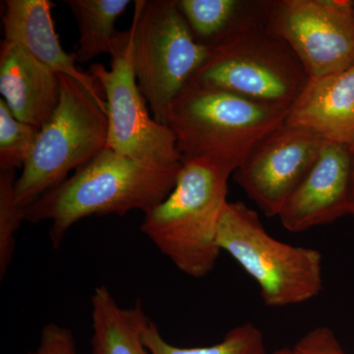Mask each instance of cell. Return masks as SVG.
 <instances>
[{"instance_id":"obj_20","label":"cell","mask_w":354,"mask_h":354,"mask_svg":"<svg viewBox=\"0 0 354 354\" xmlns=\"http://www.w3.org/2000/svg\"><path fill=\"white\" fill-rule=\"evenodd\" d=\"M15 171H0V278L6 277L16 248V232L25 221L26 209L15 196Z\"/></svg>"},{"instance_id":"obj_7","label":"cell","mask_w":354,"mask_h":354,"mask_svg":"<svg viewBox=\"0 0 354 354\" xmlns=\"http://www.w3.org/2000/svg\"><path fill=\"white\" fill-rule=\"evenodd\" d=\"M129 31L133 69L140 91L158 123L206 62L211 48L193 36L177 0H138Z\"/></svg>"},{"instance_id":"obj_15","label":"cell","mask_w":354,"mask_h":354,"mask_svg":"<svg viewBox=\"0 0 354 354\" xmlns=\"http://www.w3.org/2000/svg\"><path fill=\"white\" fill-rule=\"evenodd\" d=\"M91 354H150L142 333L150 319L141 301L121 307L106 286L95 288L91 298Z\"/></svg>"},{"instance_id":"obj_10","label":"cell","mask_w":354,"mask_h":354,"mask_svg":"<svg viewBox=\"0 0 354 354\" xmlns=\"http://www.w3.org/2000/svg\"><path fill=\"white\" fill-rule=\"evenodd\" d=\"M325 142L316 133L283 122L254 147L234 172L235 181L266 216H279Z\"/></svg>"},{"instance_id":"obj_25","label":"cell","mask_w":354,"mask_h":354,"mask_svg":"<svg viewBox=\"0 0 354 354\" xmlns=\"http://www.w3.org/2000/svg\"><path fill=\"white\" fill-rule=\"evenodd\" d=\"M353 6H354V0H353Z\"/></svg>"},{"instance_id":"obj_12","label":"cell","mask_w":354,"mask_h":354,"mask_svg":"<svg viewBox=\"0 0 354 354\" xmlns=\"http://www.w3.org/2000/svg\"><path fill=\"white\" fill-rule=\"evenodd\" d=\"M2 16L3 41L24 48L44 66L58 75H66L85 86L95 97L104 99L97 80L76 66L73 53L68 55L55 32L50 0H6Z\"/></svg>"},{"instance_id":"obj_1","label":"cell","mask_w":354,"mask_h":354,"mask_svg":"<svg viewBox=\"0 0 354 354\" xmlns=\"http://www.w3.org/2000/svg\"><path fill=\"white\" fill-rule=\"evenodd\" d=\"M179 171L142 164L106 148L28 207L25 221H50V243L58 248L70 228L88 216L148 213L171 194Z\"/></svg>"},{"instance_id":"obj_22","label":"cell","mask_w":354,"mask_h":354,"mask_svg":"<svg viewBox=\"0 0 354 354\" xmlns=\"http://www.w3.org/2000/svg\"><path fill=\"white\" fill-rule=\"evenodd\" d=\"M292 354H346L333 330L327 327H317L304 335Z\"/></svg>"},{"instance_id":"obj_8","label":"cell","mask_w":354,"mask_h":354,"mask_svg":"<svg viewBox=\"0 0 354 354\" xmlns=\"http://www.w3.org/2000/svg\"><path fill=\"white\" fill-rule=\"evenodd\" d=\"M111 57V68L101 64L90 67V74L101 86L106 99L108 148L142 164L180 169L183 158L174 133L151 115L137 84L129 29L120 32Z\"/></svg>"},{"instance_id":"obj_4","label":"cell","mask_w":354,"mask_h":354,"mask_svg":"<svg viewBox=\"0 0 354 354\" xmlns=\"http://www.w3.org/2000/svg\"><path fill=\"white\" fill-rule=\"evenodd\" d=\"M58 78L57 108L39 129L31 155L16 179V201L25 209L66 180L70 171L108 148L106 100L68 76Z\"/></svg>"},{"instance_id":"obj_5","label":"cell","mask_w":354,"mask_h":354,"mask_svg":"<svg viewBox=\"0 0 354 354\" xmlns=\"http://www.w3.org/2000/svg\"><path fill=\"white\" fill-rule=\"evenodd\" d=\"M308 81L295 51L264 21L211 48L189 83L290 111Z\"/></svg>"},{"instance_id":"obj_6","label":"cell","mask_w":354,"mask_h":354,"mask_svg":"<svg viewBox=\"0 0 354 354\" xmlns=\"http://www.w3.org/2000/svg\"><path fill=\"white\" fill-rule=\"evenodd\" d=\"M216 242L259 286L270 307L302 304L323 288L322 255L307 247L274 239L259 216L241 201L228 202L218 223Z\"/></svg>"},{"instance_id":"obj_14","label":"cell","mask_w":354,"mask_h":354,"mask_svg":"<svg viewBox=\"0 0 354 354\" xmlns=\"http://www.w3.org/2000/svg\"><path fill=\"white\" fill-rule=\"evenodd\" d=\"M0 94L18 120L41 129L59 102V78L18 44L2 41Z\"/></svg>"},{"instance_id":"obj_2","label":"cell","mask_w":354,"mask_h":354,"mask_svg":"<svg viewBox=\"0 0 354 354\" xmlns=\"http://www.w3.org/2000/svg\"><path fill=\"white\" fill-rule=\"evenodd\" d=\"M288 109L227 91L188 84L169 106L167 125L185 160H204L234 174L261 140L281 127Z\"/></svg>"},{"instance_id":"obj_9","label":"cell","mask_w":354,"mask_h":354,"mask_svg":"<svg viewBox=\"0 0 354 354\" xmlns=\"http://www.w3.org/2000/svg\"><path fill=\"white\" fill-rule=\"evenodd\" d=\"M267 27L292 48L309 79L354 65L353 0H272Z\"/></svg>"},{"instance_id":"obj_16","label":"cell","mask_w":354,"mask_h":354,"mask_svg":"<svg viewBox=\"0 0 354 354\" xmlns=\"http://www.w3.org/2000/svg\"><path fill=\"white\" fill-rule=\"evenodd\" d=\"M199 43L213 48L235 32L268 20L272 0H177Z\"/></svg>"},{"instance_id":"obj_18","label":"cell","mask_w":354,"mask_h":354,"mask_svg":"<svg viewBox=\"0 0 354 354\" xmlns=\"http://www.w3.org/2000/svg\"><path fill=\"white\" fill-rule=\"evenodd\" d=\"M142 339L150 354H267L262 333L251 323L237 326L213 346L179 348L165 341L158 326L149 320Z\"/></svg>"},{"instance_id":"obj_13","label":"cell","mask_w":354,"mask_h":354,"mask_svg":"<svg viewBox=\"0 0 354 354\" xmlns=\"http://www.w3.org/2000/svg\"><path fill=\"white\" fill-rule=\"evenodd\" d=\"M286 124L316 133L326 142L354 152V65L344 71L309 79L293 102Z\"/></svg>"},{"instance_id":"obj_3","label":"cell","mask_w":354,"mask_h":354,"mask_svg":"<svg viewBox=\"0 0 354 354\" xmlns=\"http://www.w3.org/2000/svg\"><path fill=\"white\" fill-rule=\"evenodd\" d=\"M230 176L208 162L185 160L171 194L142 221L143 234L191 278L206 277L220 257L216 234Z\"/></svg>"},{"instance_id":"obj_23","label":"cell","mask_w":354,"mask_h":354,"mask_svg":"<svg viewBox=\"0 0 354 354\" xmlns=\"http://www.w3.org/2000/svg\"><path fill=\"white\" fill-rule=\"evenodd\" d=\"M351 215L354 218V152L353 153V162H351Z\"/></svg>"},{"instance_id":"obj_21","label":"cell","mask_w":354,"mask_h":354,"mask_svg":"<svg viewBox=\"0 0 354 354\" xmlns=\"http://www.w3.org/2000/svg\"><path fill=\"white\" fill-rule=\"evenodd\" d=\"M28 354H78V348L71 330L50 323L41 330L38 346Z\"/></svg>"},{"instance_id":"obj_11","label":"cell","mask_w":354,"mask_h":354,"mask_svg":"<svg viewBox=\"0 0 354 354\" xmlns=\"http://www.w3.org/2000/svg\"><path fill=\"white\" fill-rule=\"evenodd\" d=\"M351 149L325 142L315 165L279 213L283 227L301 232L351 215Z\"/></svg>"},{"instance_id":"obj_24","label":"cell","mask_w":354,"mask_h":354,"mask_svg":"<svg viewBox=\"0 0 354 354\" xmlns=\"http://www.w3.org/2000/svg\"><path fill=\"white\" fill-rule=\"evenodd\" d=\"M272 354H292V351H291V349L283 348L279 349V351H274Z\"/></svg>"},{"instance_id":"obj_19","label":"cell","mask_w":354,"mask_h":354,"mask_svg":"<svg viewBox=\"0 0 354 354\" xmlns=\"http://www.w3.org/2000/svg\"><path fill=\"white\" fill-rule=\"evenodd\" d=\"M39 129L18 120L0 99V171L23 169L36 143Z\"/></svg>"},{"instance_id":"obj_17","label":"cell","mask_w":354,"mask_h":354,"mask_svg":"<svg viewBox=\"0 0 354 354\" xmlns=\"http://www.w3.org/2000/svg\"><path fill=\"white\" fill-rule=\"evenodd\" d=\"M79 29V43L73 53L76 62H88L99 55H111L120 32L115 23L129 0H67Z\"/></svg>"}]
</instances>
